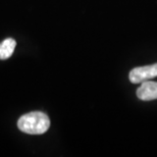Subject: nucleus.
<instances>
[{"label":"nucleus","instance_id":"nucleus-4","mask_svg":"<svg viewBox=\"0 0 157 157\" xmlns=\"http://www.w3.org/2000/svg\"><path fill=\"white\" fill-rule=\"evenodd\" d=\"M17 42L14 39L7 38L0 43V59H7L14 52Z\"/></svg>","mask_w":157,"mask_h":157},{"label":"nucleus","instance_id":"nucleus-1","mask_svg":"<svg viewBox=\"0 0 157 157\" xmlns=\"http://www.w3.org/2000/svg\"><path fill=\"white\" fill-rule=\"evenodd\" d=\"M18 128L26 134L42 135L48 131L50 119L48 115L41 111H33L23 115L17 121Z\"/></svg>","mask_w":157,"mask_h":157},{"label":"nucleus","instance_id":"nucleus-2","mask_svg":"<svg viewBox=\"0 0 157 157\" xmlns=\"http://www.w3.org/2000/svg\"><path fill=\"white\" fill-rule=\"evenodd\" d=\"M155 77H157V63L133 68L128 76L130 81L134 84H141Z\"/></svg>","mask_w":157,"mask_h":157},{"label":"nucleus","instance_id":"nucleus-3","mask_svg":"<svg viewBox=\"0 0 157 157\" xmlns=\"http://www.w3.org/2000/svg\"><path fill=\"white\" fill-rule=\"evenodd\" d=\"M138 98L143 101H151L157 99V83L151 81H145L141 83L137 90Z\"/></svg>","mask_w":157,"mask_h":157}]
</instances>
